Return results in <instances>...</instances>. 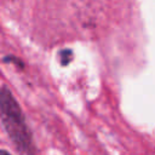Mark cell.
Segmentation results:
<instances>
[{"label": "cell", "mask_w": 155, "mask_h": 155, "mask_svg": "<svg viewBox=\"0 0 155 155\" xmlns=\"http://www.w3.org/2000/svg\"><path fill=\"white\" fill-rule=\"evenodd\" d=\"M1 119L6 132L18 151L23 155H33V143L23 114L6 86L1 88Z\"/></svg>", "instance_id": "1"}, {"label": "cell", "mask_w": 155, "mask_h": 155, "mask_svg": "<svg viewBox=\"0 0 155 155\" xmlns=\"http://www.w3.org/2000/svg\"><path fill=\"white\" fill-rule=\"evenodd\" d=\"M0 155H11L10 153H7L6 150H1V153H0Z\"/></svg>", "instance_id": "2"}]
</instances>
